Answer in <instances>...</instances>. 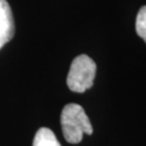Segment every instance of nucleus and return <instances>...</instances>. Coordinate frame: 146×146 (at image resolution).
<instances>
[{
    "label": "nucleus",
    "instance_id": "7ed1b4c3",
    "mask_svg": "<svg viewBox=\"0 0 146 146\" xmlns=\"http://www.w3.org/2000/svg\"><path fill=\"white\" fill-rule=\"evenodd\" d=\"M15 33L14 19L7 0H0V49L12 40Z\"/></svg>",
    "mask_w": 146,
    "mask_h": 146
},
{
    "label": "nucleus",
    "instance_id": "f257e3e1",
    "mask_svg": "<svg viewBox=\"0 0 146 146\" xmlns=\"http://www.w3.org/2000/svg\"><path fill=\"white\" fill-rule=\"evenodd\" d=\"M61 125L65 140L68 143H80L84 134H92L93 128L82 106L75 103L67 104L61 114Z\"/></svg>",
    "mask_w": 146,
    "mask_h": 146
},
{
    "label": "nucleus",
    "instance_id": "20e7f679",
    "mask_svg": "<svg viewBox=\"0 0 146 146\" xmlns=\"http://www.w3.org/2000/svg\"><path fill=\"white\" fill-rule=\"evenodd\" d=\"M33 146H61L55 134L49 128H40L34 137Z\"/></svg>",
    "mask_w": 146,
    "mask_h": 146
},
{
    "label": "nucleus",
    "instance_id": "39448f33",
    "mask_svg": "<svg viewBox=\"0 0 146 146\" xmlns=\"http://www.w3.org/2000/svg\"><path fill=\"white\" fill-rule=\"evenodd\" d=\"M135 31L136 34L146 42V5L142 7L137 13L135 21Z\"/></svg>",
    "mask_w": 146,
    "mask_h": 146
},
{
    "label": "nucleus",
    "instance_id": "f03ea898",
    "mask_svg": "<svg viewBox=\"0 0 146 146\" xmlns=\"http://www.w3.org/2000/svg\"><path fill=\"white\" fill-rule=\"evenodd\" d=\"M96 74V64L92 58L81 54L74 58L67 75L69 90L77 93H84L93 86Z\"/></svg>",
    "mask_w": 146,
    "mask_h": 146
}]
</instances>
